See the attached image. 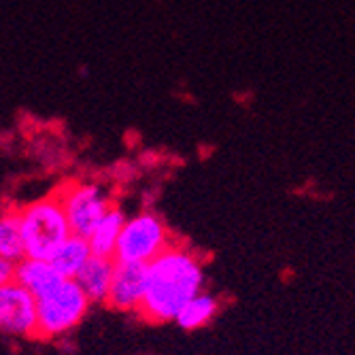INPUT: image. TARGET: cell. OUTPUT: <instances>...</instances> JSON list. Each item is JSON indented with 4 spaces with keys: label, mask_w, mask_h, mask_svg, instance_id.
Instances as JSON below:
<instances>
[{
    "label": "cell",
    "mask_w": 355,
    "mask_h": 355,
    "mask_svg": "<svg viewBox=\"0 0 355 355\" xmlns=\"http://www.w3.org/2000/svg\"><path fill=\"white\" fill-rule=\"evenodd\" d=\"M200 292H205L200 255L173 243L147 264V292L139 313L151 324L175 321L179 311Z\"/></svg>",
    "instance_id": "obj_1"
},
{
    "label": "cell",
    "mask_w": 355,
    "mask_h": 355,
    "mask_svg": "<svg viewBox=\"0 0 355 355\" xmlns=\"http://www.w3.org/2000/svg\"><path fill=\"white\" fill-rule=\"evenodd\" d=\"M19 217L26 257L49 260L55 249L69 236H73L71 223L67 219V213H64L58 191L24 207L19 211Z\"/></svg>",
    "instance_id": "obj_2"
},
{
    "label": "cell",
    "mask_w": 355,
    "mask_h": 355,
    "mask_svg": "<svg viewBox=\"0 0 355 355\" xmlns=\"http://www.w3.org/2000/svg\"><path fill=\"white\" fill-rule=\"evenodd\" d=\"M89 298L79 287L75 279H64L58 287H53L49 294L37 300L39 311V336H62L85 317L89 309Z\"/></svg>",
    "instance_id": "obj_3"
},
{
    "label": "cell",
    "mask_w": 355,
    "mask_h": 355,
    "mask_svg": "<svg viewBox=\"0 0 355 355\" xmlns=\"http://www.w3.org/2000/svg\"><path fill=\"white\" fill-rule=\"evenodd\" d=\"M171 245L173 239L166 223L155 213L145 211L125 219L115 251V262L149 264Z\"/></svg>",
    "instance_id": "obj_4"
},
{
    "label": "cell",
    "mask_w": 355,
    "mask_h": 355,
    "mask_svg": "<svg viewBox=\"0 0 355 355\" xmlns=\"http://www.w3.org/2000/svg\"><path fill=\"white\" fill-rule=\"evenodd\" d=\"M64 213L71 223V230L77 236L87 239L105 213L111 209L107 191L96 183H73L58 189Z\"/></svg>",
    "instance_id": "obj_5"
},
{
    "label": "cell",
    "mask_w": 355,
    "mask_h": 355,
    "mask_svg": "<svg viewBox=\"0 0 355 355\" xmlns=\"http://www.w3.org/2000/svg\"><path fill=\"white\" fill-rule=\"evenodd\" d=\"M0 330L13 336H35L39 330L37 298L24 285H0Z\"/></svg>",
    "instance_id": "obj_6"
},
{
    "label": "cell",
    "mask_w": 355,
    "mask_h": 355,
    "mask_svg": "<svg viewBox=\"0 0 355 355\" xmlns=\"http://www.w3.org/2000/svg\"><path fill=\"white\" fill-rule=\"evenodd\" d=\"M147 292V264L115 262L109 304L117 311H141Z\"/></svg>",
    "instance_id": "obj_7"
},
{
    "label": "cell",
    "mask_w": 355,
    "mask_h": 355,
    "mask_svg": "<svg viewBox=\"0 0 355 355\" xmlns=\"http://www.w3.org/2000/svg\"><path fill=\"white\" fill-rule=\"evenodd\" d=\"M115 277V257L92 255L79 270L75 281L92 302H107Z\"/></svg>",
    "instance_id": "obj_8"
},
{
    "label": "cell",
    "mask_w": 355,
    "mask_h": 355,
    "mask_svg": "<svg viewBox=\"0 0 355 355\" xmlns=\"http://www.w3.org/2000/svg\"><path fill=\"white\" fill-rule=\"evenodd\" d=\"M15 281L24 285L37 300L49 294L53 287H58L64 277L51 266L49 260H35V257H24L15 266Z\"/></svg>",
    "instance_id": "obj_9"
},
{
    "label": "cell",
    "mask_w": 355,
    "mask_h": 355,
    "mask_svg": "<svg viewBox=\"0 0 355 355\" xmlns=\"http://www.w3.org/2000/svg\"><path fill=\"white\" fill-rule=\"evenodd\" d=\"M125 215L121 209L111 207L105 217L101 219V223L96 225L94 232L87 236V243L92 247L94 255H103V257H115L117 251V243L123 230V223H125Z\"/></svg>",
    "instance_id": "obj_10"
},
{
    "label": "cell",
    "mask_w": 355,
    "mask_h": 355,
    "mask_svg": "<svg viewBox=\"0 0 355 355\" xmlns=\"http://www.w3.org/2000/svg\"><path fill=\"white\" fill-rule=\"evenodd\" d=\"M92 255L94 253L87 239L73 234L55 249V253L49 257V262L64 279H75Z\"/></svg>",
    "instance_id": "obj_11"
},
{
    "label": "cell",
    "mask_w": 355,
    "mask_h": 355,
    "mask_svg": "<svg viewBox=\"0 0 355 355\" xmlns=\"http://www.w3.org/2000/svg\"><path fill=\"white\" fill-rule=\"evenodd\" d=\"M217 313H219L217 296H213L209 292H200L179 311V315L175 317V324L185 332H193V330H200V328L209 326Z\"/></svg>",
    "instance_id": "obj_12"
},
{
    "label": "cell",
    "mask_w": 355,
    "mask_h": 355,
    "mask_svg": "<svg viewBox=\"0 0 355 355\" xmlns=\"http://www.w3.org/2000/svg\"><path fill=\"white\" fill-rule=\"evenodd\" d=\"M0 255L11 262H19L26 257L19 211L0 213Z\"/></svg>",
    "instance_id": "obj_13"
},
{
    "label": "cell",
    "mask_w": 355,
    "mask_h": 355,
    "mask_svg": "<svg viewBox=\"0 0 355 355\" xmlns=\"http://www.w3.org/2000/svg\"><path fill=\"white\" fill-rule=\"evenodd\" d=\"M11 281H15V262L0 255V285H7Z\"/></svg>",
    "instance_id": "obj_14"
}]
</instances>
